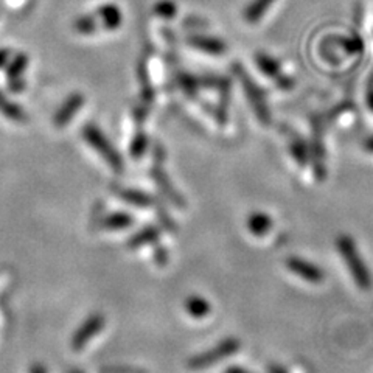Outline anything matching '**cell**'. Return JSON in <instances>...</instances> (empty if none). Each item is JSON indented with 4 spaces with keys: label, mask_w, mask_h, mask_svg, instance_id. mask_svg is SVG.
<instances>
[{
    "label": "cell",
    "mask_w": 373,
    "mask_h": 373,
    "mask_svg": "<svg viewBox=\"0 0 373 373\" xmlns=\"http://www.w3.org/2000/svg\"><path fill=\"white\" fill-rule=\"evenodd\" d=\"M336 248L339 256L343 257L353 282L361 291H370L373 287V280L367 265L364 263V258L358 251V246L353 241L350 235H339L336 240Z\"/></svg>",
    "instance_id": "1"
},
{
    "label": "cell",
    "mask_w": 373,
    "mask_h": 373,
    "mask_svg": "<svg viewBox=\"0 0 373 373\" xmlns=\"http://www.w3.org/2000/svg\"><path fill=\"white\" fill-rule=\"evenodd\" d=\"M81 136L86 144H89L95 153L103 157V161L108 163L110 170L117 173H122L125 170V162L118 153L115 145L110 142L106 134L103 132L95 123H87L81 130Z\"/></svg>",
    "instance_id": "2"
},
{
    "label": "cell",
    "mask_w": 373,
    "mask_h": 373,
    "mask_svg": "<svg viewBox=\"0 0 373 373\" xmlns=\"http://www.w3.org/2000/svg\"><path fill=\"white\" fill-rule=\"evenodd\" d=\"M234 72L238 76V79H240L246 97H248L249 105L253 110V114L257 115L260 123H263L265 126L271 123V114H269V108H268L263 91H261L260 87L256 84V81H253V79L246 74V70L241 64H235Z\"/></svg>",
    "instance_id": "3"
},
{
    "label": "cell",
    "mask_w": 373,
    "mask_h": 373,
    "mask_svg": "<svg viewBox=\"0 0 373 373\" xmlns=\"http://www.w3.org/2000/svg\"><path fill=\"white\" fill-rule=\"evenodd\" d=\"M238 350H240V340L235 338H227L221 340V343H218L213 348H210V350L193 356V358L188 361V367L192 370L209 369L212 366H217L218 362L229 358V356L238 353Z\"/></svg>",
    "instance_id": "4"
},
{
    "label": "cell",
    "mask_w": 373,
    "mask_h": 373,
    "mask_svg": "<svg viewBox=\"0 0 373 373\" xmlns=\"http://www.w3.org/2000/svg\"><path fill=\"white\" fill-rule=\"evenodd\" d=\"M30 58L27 53H14L10 62L6 64V86L8 91L13 93H21L25 91L27 79L23 78V74L27 72Z\"/></svg>",
    "instance_id": "5"
},
{
    "label": "cell",
    "mask_w": 373,
    "mask_h": 373,
    "mask_svg": "<svg viewBox=\"0 0 373 373\" xmlns=\"http://www.w3.org/2000/svg\"><path fill=\"white\" fill-rule=\"evenodd\" d=\"M105 316L103 314H91L87 319L79 325L78 330L74 333L72 336V343H70V345H72V350L74 352H81L83 348L91 343V340L98 335L100 331H103V328H105Z\"/></svg>",
    "instance_id": "6"
},
{
    "label": "cell",
    "mask_w": 373,
    "mask_h": 373,
    "mask_svg": "<svg viewBox=\"0 0 373 373\" xmlns=\"http://www.w3.org/2000/svg\"><path fill=\"white\" fill-rule=\"evenodd\" d=\"M86 98L81 92H74L64 100V103L57 109V113L53 115V125L57 128H66V126L72 122V118L79 113V109L84 106Z\"/></svg>",
    "instance_id": "7"
},
{
    "label": "cell",
    "mask_w": 373,
    "mask_h": 373,
    "mask_svg": "<svg viewBox=\"0 0 373 373\" xmlns=\"http://www.w3.org/2000/svg\"><path fill=\"white\" fill-rule=\"evenodd\" d=\"M287 263L288 269L296 274L297 277H300L302 280L309 282V283H321L325 279V274L322 272V269L319 266H316L311 261H308L305 258H300V257H289L287 258Z\"/></svg>",
    "instance_id": "8"
},
{
    "label": "cell",
    "mask_w": 373,
    "mask_h": 373,
    "mask_svg": "<svg viewBox=\"0 0 373 373\" xmlns=\"http://www.w3.org/2000/svg\"><path fill=\"white\" fill-rule=\"evenodd\" d=\"M93 13L98 18L101 30L115 31L123 25L122 8L117 4H103Z\"/></svg>",
    "instance_id": "9"
},
{
    "label": "cell",
    "mask_w": 373,
    "mask_h": 373,
    "mask_svg": "<svg viewBox=\"0 0 373 373\" xmlns=\"http://www.w3.org/2000/svg\"><path fill=\"white\" fill-rule=\"evenodd\" d=\"M187 41L195 50L202 52L205 54H212V57H221V54H224L227 52L226 42L221 41L219 38H215V36L193 35V36H190Z\"/></svg>",
    "instance_id": "10"
},
{
    "label": "cell",
    "mask_w": 373,
    "mask_h": 373,
    "mask_svg": "<svg viewBox=\"0 0 373 373\" xmlns=\"http://www.w3.org/2000/svg\"><path fill=\"white\" fill-rule=\"evenodd\" d=\"M313 144H311V159H313V168L316 173V178L319 180L325 179V147H323V139H322V131H321V123L313 125Z\"/></svg>",
    "instance_id": "11"
},
{
    "label": "cell",
    "mask_w": 373,
    "mask_h": 373,
    "mask_svg": "<svg viewBox=\"0 0 373 373\" xmlns=\"http://www.w3.org/2000/svg\"><path fill=\"white\" fill-rule=\"evenodd\" d=\"M151 176H153L156 185L161 188V192L163 193V196L166 197V200H170L173 204L179 205V207H184L185 202L184 200H182V196L176 192V188L173 187L171 180L168 179V176H166L165 170L162 168V166L156 165L153 170H151Z\"/></svg>",
    "instance_id": "12"
},
{
    "label": "cell",
    "mask_w": 373,
    "mask_h": 373,
    "mask_svg": "<svg viewBox=\"0 0 373 373\" xmlns=\"http://www.w3.org/2000/svg\"><path fill=\"white\" fill-rule=\"evenodd\" d=\"M275 0H252L251 4L246 5L243 10V19L253 25V23H258L261 19L265 18L266 13L269 11V8L274 5Z\"/></svg>",
    "instance_id": "13"
},
{
    "label": "cell",
    "mask_w": 373,
    "mask_h": 373,
    "mask_svg": "<svg viewBox=\"0 0 373 373\" xmlns=\"http://www.w3.org/2000/svg\"><path fill=\"white\" fill-rule=\"evenodd\" d=\"M0 114H2L5 118L16 123H23L27 122V113L23 110L18 103L11 101L6 97V93L0 89Z\"/></svg>",
    "instance_id": "14"
},
{
    "label": "cell",
    "mask_w": 373,
    "mask_h": 373,
    "mask_svg": "<svg viewBox=\"0 0 373 373\" xmlns=\"http://www.w3.org/2000/svg\"><path fill=\"white\" fill-rule=\"evenodd\" d=\"M120 197L123 201L128 204L136 205V207L140 209H147V207H157V201L156 197L151 195L140 192V190H132V188H125L120 192Z\"/></svg>",
    "instance_id": "15"
},
{
    "label": "cell",
    "mask_w": 373,
    "mask_h": 373,
    "mask_svg": "<svg viewBox=\"0 0 373 373\" xmlns=\"http://www.w3.org/2000/svg\"><path fill=\"white\" fill-rule=\"evenodd\" d=\"M256 64L260 69L261 74H265L268 78L277 79L282 75V64L280 61L271 57V54L260 52L256 54Z\"/></svg>",
    "instance_id": "16"
},
{
    "label": "cell",
    "mask_w": 373,
    "mask_h": 373,
    "mask_svg": "<svg viewBox=\"0 0 373 373\" xmlns=\"http://www.w3.org/2000/svg\"><path fill=\"white\" fill-rule=\"evenodd\" d=\"M159 235H161V232H159V227L147 226L142 230H139L136 235H132L130 238L128 248L130 249H140V248H144V246L156 244L159 240Z\"/></svg>",
    "instance_id": "17"
},
{
    "label": "cell",
    "mask_w": 373,
    "mask_h": 373,
    "mask_svg": "<svg viewBox=\"0 0 373 373\" xmlns=\"http://www.w3.org/2000/svg\"><path fill=\"white\" fill-rule=\"evenodd\" d=\"M248 229L252 235L265 236L272 229V219L268 213L253 212L248 218Z\"/></svg>",
    "instance_id": "18"
},
{
    "label": "cell",
    "mask_w": 373,
    "mask_h": 373,
    "mask_svg": "<svg viewBox=\"0 0 373 373\" xmlns=\"http://www.w3.org/2000/svg\"><path fill=\"white\" fill-rule=\"evenodd\" d=\"M185 311L195 317V319H204L205 316H209L212 311V306L207 300L201 296H190L185 300Z\"/></svg>",
    "instance_id": "19"
},
{
    "label": "cell",
    "mask_w": 373,
    "mask_h": 373,
    "mask_svg": "<svg viewBox=\"0 0 373 373\" xmlns=\"http://www.w3.org/2000/svg\"><path fill=\"white\" fill-rule=\"evenodd\" d=\"M134 224V218L126 212H115L105 217L101 221V227L106 230H123Z\"/></svg>",
    "instance_id": "20"
},
{
    "label": "cell",
    "mask_w": 373,
    "mask_h": 373,
    "mask_svg": "<svg viewBox=\"0 0 373 373\" xmlns=\"http://www.w3.org/2000/svg\"><path fill=\"white\" fill-rule=\"evenodd\" d=\"M74 30L78 35L91 36V35L97 33V31H100L101 27H100L98 18L93 13V14H83V16H79V18H76L74 21Z\"/></svg>",
    "instance_id": "21"
},
{
    "label": "cell",
    "mask_w": 373,
    "mask_h": 373,
    "mask_svg": "<svg viewBox=\"0 0 373 373\" xmlns=\"http://www.w3.org/2000/svg\"><path fill=\"white\" fill-rule=\"evenodd\" d=\"M154 16L165 21H171L176 18L178 14V5L173 2V0H159L153 6Z\"/></svg>",
    "instance_id": "22"
},
{
    "label": "cell",
    "mask_w": 373,
    "mask_h": 373,
    "mask_svg": "<svg viewBox=\"0 0 373 373\" xmlns=\"http://www.w3.org/2000/svg\"><path fill=\"white\" fill-rule=\"evenodd\" d=\"M289 148H291V154H292V157L296 159L297 165L305 166L309 161V149H308L305 142L296 136L294 139L291 140Z\"/></svg>",
    "instance_id": "23"
},
{
    "label": "cell",
    "mask_w": 373,
    "mask_h": 373,
    "mask_svg": "<svg viewBox=\"0 0 373 373\" xmlns=\"http://www.w3.org/2000/svg\"><path fill=\"white\" fill-rule=\"evenodd\" d=\"M176 81H178V86L187 95H195L197 92V89H200V86H201L200 78H196L195 75L185 74V72L179 74L178 78H176Z\"/></svg>",
    "instance_id": "24"
},
{
    "label": "cell",
    "mask_w": 373,
    "mask_h": 373,
    "mask_svg": "<svg viewBox=\"0 0 373 373\" xmlns=\"http://www.w3.org/2000/svg\"><path fill=\"white\" fill-rule=\"evenodd\" d=\"M149 145V139L144 131H139L136 136H134L132 142H131V147H130V153L134 159H139L147 153Z\"/></svg>",
    "instance_id": "25"
},
{
    "label": "cell",
    "mask_w": 373,
    "mask_h": 373,
    "mask_svg": "<svg viewBox=\"0 0 373 373\" xmlns=\"http://www.w3.org/2000/svg\"><path fill=\"white\" fill-rule=\"evenodd\" d=\"M139 79H140V86H142V97H144V101L147 103V105H151L154 100V91H153V86H151L147 67L144 64L139 67Z\"/></svg>",
    "instance_id": "26"
},
{
    "label": "cell",
    "mask_w": 373,
    "mask_h": 373,
    "mask_svg": "<svg viewBox=\"0 0 373 373\" xmlns=\"http://www.w3.org/2000/svg\"><path fill=\"white\" fill-rule=\"evenodd\" d=\"M275 83L283 91H289V89H292V87H294V79L287 76V75H283V74L275 79Z\"/></svg>",
    "instance_id": "27"
},
{
    "label": "cell",
    "mask_w": 373,
    "mask_h": 373,
    "mask_svg": "<svg viewBox=\"0 0 373 373\" xmlns=\"http://www.w3.org/2000/svg\"><path fill=\"white\" fill-rule=\"evenodd\" d=\"M11 57H13L11 49H0V69L6 67V64L10 62Z\"/></svg>",
    "instance_id": "28"
},
{
    "label": "cell",
    "mask_w": 373,
    "mask_h": 373,
    "mask_svg": "<svg viewBox=\"0 0 373 373\" xmlns=\"http://www.w3.org/2000/svg\"><path fill=\"white\" fill-rule=\"evenodd\" d=\"M103 373H137L136 370L128 369V367H106L101 370Z\"/></svg>",
    "instance_id": "29"
},
{
    "label": "cell",
    "mask_w": 373,
    "mask_h": 373,
    "mask_svg": "<svg viewBox=\"0 0 373 373\" xmlns=\"http://www.w3.org/2000/svg\"><path fill=\"white\" fill-rule=\"evenodd\" d=\"M156 261H157L159 265H165L166 263V252H165L163 248L162 249H157V252H156Z\"/></svg>",
    "instance_id": "30"
},
{
    "label": "cell",
    "mask_w": 373,
    "mask_h": 373,
    "mask_svg": "<svg viewBox=\"0 0 373 373\" xmlns=\"http://www.w3.org/2000/svg\"><path fill=\"white\" fill-rule=\"evenodd\" d=\"M30 373H47V369L42 364H33L30 369Z\"/></svg>",
    "instance_id": "31"
},
{
    "label": "cell",
    "mask_w": 373,
    "mask_h": 373,
    "mask_svg": "<svg viewBox=\"0 0 373 373\" xmlns=\"http://www.w3.org/2000/svg\"><path fill=\"white\" fill-rule=\"evenodd\" d=\"M364 149H366L367 153L373 154V136H370L369 139L364 140Z\"/></svg>",
    "instance_id": "32"
},
{
    "label": "cell",
    "mask_w": 373,
    "mask_h": 373,
    "mask_svg": "<svg viewBox=\"0 0 373 373\" xmlns=\"http://www.w3.org/2000/svg\"><path fill=\"white\" fill-rule=\"evenodd\" d=\"M366 101H367V106L369 109L373 113V87H370L369 92H367V97H366Z\"/></svg>",
    "instance_id": "33"
},
{
    "label": "cell",
    "mask_w": 373,
    "mask_h": 373,
    "mask_svg": "<svg viewBox=\"0 0 373 373\" xmlns=\"http://www.w3.org/2000/svg\"><path fill=\"white\" fill-rule=\"evenodd\" d=\"M226 373H252L251 370H246V369H243V367H236V366H234V367H229L227 370H226Z\"/></svg>",
    "instance_id": "34"
},
{
    "label": "cell",
    "mask_w": 373,
    "mask_h": 373,
    "mask_svg": "<svg viewBox=\"0 0 373 373\" xmlns=\"http://www.w3.org/2000/svg\"><path fill=\"white\" fill-rule=\"evenodd\" d=\"M269 373H288L285 369H282L280 366H271L269 367Z\"/></svg>",
    "instance_id": "35"
},
{
    "label": "cell",
    "mask_w": 373,
    "mask_h": 373,
    "mask_svg": "<svg viewBox=\"0 0 373 373\" xmlns=\"http://www.w3.org/2000/svg\"><path fill=\"white\" fill-rule=\"evenodd\" d=\"M70 373H83V372L81 370H72Z\"/></svg>",
    "instance_id": "36"
},
{
    "label": "cell",
    "mask_w": 373,
    "mask_h": 373,
    "mask_svg": "<svg viewBox=\"0 0 373 373\" xmlns=\"http://www.w3.org/2000/svg\"><path fill=\"white\" fill-rule=\"evenodd\" d=\"M372 83H373V75H372Z\"/></svg>",
    "instance_id": "37"
}]
</instances>
